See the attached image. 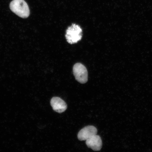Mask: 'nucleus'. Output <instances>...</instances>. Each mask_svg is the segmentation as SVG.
<instances>
[{"label": "nucleus", "instance_id": "nucleus-1", "mask_svg": "<svg viewBox=\"0 0 152 152\" xmlns=\"http://www.w3.org/2000/svg\"><path fill=\"white\" fill-rule=\"evenodd\" d=\"M11 10L20 18H27L30 10L27 4L24 0H13L10 5Z\"/></svg>", "mask_w": 152, "mask_h": 152}, {"label": "nucleus", "instance_id": "nucleus-2", "mask_svg": "<svg viewBox=\"0 0 152 152\" xmlns=\"http://www.w3.org/2000/svg\"><path fill=\"white\" fill-rule=\"evenodd\" d=\"M66 38L70 44L77 43L82 37V30L77 25L73 24L66 30Z\"/></svg>", "mask_w": 152, "mask_h": 152}, {"label": "nucleus", "instance_id": "nucleus-3", "mask_svg": "<svg viewBox=\"0 0 152 152\" xmlns=\"http://www.w3.org/2000/svg\"><path fill=\"white\" fill-rule=\"evenodd\" d=\"M73 72L75 79L79 83L84 84L88 81V72L83 64H76L73 66Z\"/></svg>", "mask_w": 152, "mask_h": 152}, {"label": "nucleus", "instance_id": "nucleus-4", "mask_svg": "<svg viewBox=\"0 0 152 152\" xmlns=\"http://www.w3.org/2000/svg\"><path fill=\"white\" fill-rule=\"evenodd\" d=\"M97 129L93 126H88L82 129L77 134V138L80 141L86 140L91 137L96 135Z\"/></svg>", "mask_w": 152, "mask_h": 152}, {"label": "nucleus", "instance_id": "nucleus-5", "mask_svg": "<svg viewBox=\"0 0 152 152\" xmlns=\"http://www.w3.org/2000/svg\"><path fill=\"white\" fill-rule=\"evenodd\" d=\"M50 104L54 111L62 113L67 109V106L64 100L58 97H54L50 101Z\"/></svg>", "mask_w": 152, "mask_h": 152}, {"label": "nucleus", "instance_id": "nucleus-6", "mask_svg": "<svg viewBox=\"0 0 152 152\" xmlns=\"http://www.w3.org/2000/svg\"><path fill=\"white\" fill-rule=\"evenodd\" d=\"M87 147L95 151H100L102 147V141L100 137L97 135L88 139L86 142Z\"/></svg>", "mask_w": 152, "mask_h": 152}]
</instances>
